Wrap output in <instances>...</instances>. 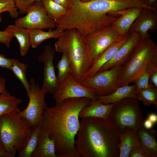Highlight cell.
<instances>
[{"label": "cell", "mask_w": 157, "mask_h": 157, "mask_svg": "<svg viewBox=\"0 0 157 157\" xmlns=\"http://www.w3.org/2000/svg\"><path fill=\"white\" fill-rule=\"evenodd\" d=\"M120 133L109 118H81L76 151L80 157H119Z\"/></svg>", "instance_id": "obj_3"}, {"label": "cell", "mask_w": 157, "mask_h": 157, "mask_svg": "<svg viewBox=\"0 0 157 157\" xmlns=\"http://www.w3.org/2000/svg\"><path fill=\"white\" fill-rule=\"evenodd\" d=\"M28 68V66L26 64L20 62L17 59H13L12 65L10 70L21 81L26 91L27 95L29 93L31 88L30 84L26 77Z\"/></svg>", "instance_id": "obj_28"}, {"label": "cell", "mask_w": 157, "mask_h": 157, "mask_svg": "<svg viewBox=\"0 0 157 157\" xmlns=\"http://www.w3.org/2000/svg\"><path fill=\"white\" fill-rule=\"evenodd\" d=\"M125 36L121 34L112 26L86 36L85 39L90 62L92 64L101 53L113 44L120 40Z\"/></svg>", "instance_id": "obj_10"}, {"label": "cell", "mask_w": 157, "mask_h": 157, "mask_svg": "<svg viewBox=\"0 0 157 157\" xmlns=\"http://www.w3.org/2000/svg\"><path fill=\"white\" fill-rule=\"evenodd\" d=\"M119 138V157H129L132 149L140 145L137 132L129 128L120 133Z\"/></svg>", "instance_id": "obj_20"}, {"label": "cell", "mask_w": 157, "mask_h": 157, "mask_svg": "<svg viewBox=\"0 0 157 157\" xmlns=\"http://www.w3.org/2000/svg\"><path fill=\"white\" fill-rule=\"evenodd\" d=\"M13 59L6 58L3 54L0 53V67L10 70Z\"/></svg>", "instance_id": "obj_36"}, {"label": "cell", "mask_w": 157, "mask_h": 157, "mask_svg": "<svg viewBox=\"0 0 157 157\" xmlns=\"http://www.w3.org/2000/svg\"><path fill=\"white\" fill-rule=\"evenodd\" d=\"M98 99L104 104H115L126 98L137 99V91L135 84H127L118 88L111 94L97 97Z\"/></svg>", "instance_id": "obj_18"}, {"label": "cell", "mask_w": 157, "mask_h": 157, "mask_svg": "<svg viewBox=\"0 0 157 157\" xmlns=\"http://www.w3.org/2000/svg\"><path fill=\"white\" fill-rule=\"evenodd\" d=\"M149 82L151 85L157 88V71L154 72L150 75Z\"/></svg>", "instance_id": "obj_37"}, {"label": "cell", "mask_w": 157, "mask_h": 157, "mask_svg": "<svg viewBox=\"0 0 157 157\" xmlns=\"http://www.w3.org/2000/svg\"><path fill=\"white\" fill-rule=\"evenodd\" d=\"M24 17L17 19L15 24L27 29H51L56 27L54 21L48 16L42 1L35 2Z\"/></svg>", "instance_id": "obj_11"}, {"label": "cell", "mask_w": 157, "mask_h": 157, "mask_svg": "<svg viewBox=\"0 0 157 157\" xmlns=\"http://www.w3.org/2000/svg\"><path fill=\"white\" fill-rule=\"evenodd\" d=\"M109 118L121 133L127 128L137 132L143 127V113L136 99L126 98L113 104Z\"/></svg>", "instance_id": "obj_7"}, {"label": "cell", "mask_w": 157, "mask_h": 157, "mask_svg": "<svg viewBox=\"0 0 157 157\" xmlns=\"http://www.w3.org/2000/svg\"><path fill=\"white\" fill-rule=\"evenodd\" d=\"M90 0H80V1H81L82 2H86Z\"/></svg>", "instance_id": "obj_45"}, {"label": "cell", "mask_w": 157, "mask_h": 157, "mask_svg": "<svg viewBox=\"0 0 157 157\" xmlns=\"http://www.w3.org/2000/svg\"><path fill=\"white\" fill-rule=\"evenodd\" d=\"M154 125L152 122L147 118L143 122V127L146 129H151Z\"/></svg>", "instance_id": "obj_39"}, {"label": "cell", "mask_w": 157, "mask_h": 157, "mask_svg": "<svg viewBox=\"0 0 157 157\" xmlns=\"http://www.w3.org/2000/svg\"><path fill=\"white\" fill-rule=\"evenodd\" d=\"M31 157H57L54 140L41 131L37 147Z\"/></svg>", "instance_id": "obj_23"}, {"label": "cell", "mask_w": 157, "mask_h": 157, "mask_svg": "<svg viewBox=\"0 0 157 157\" xmlns=\"http://www.w3.org/2000/svg\"><path fill=\"white\" fill-rule=\"evenodd\" d=\"M18 113L11 112L0 117V141L4 150L13 157L21 150L32 129Z\"/></svg>", "instance_id": "obj_5"}, {"label": "cell", "mask_w": 157, "mask_h": 157, "mask_svg": "<svg viewBox=\"0 0 157 157\" xmlns=\"http://www.w3.org/2000/svg\"><path fill=\"white\" fill-rule=\"evenodd\" d=\"M22 100L12 95L6 90L0 94V117L11 112L18 113L20 110L18 106Z\"/></svg>", "instance_id": "obj_27"}, {"label": "cell", "mask_w": 157, "mask_h": 157, "mask_svg": "<svg viewBox=\"0 0 157 157\" xmlns=\"http://www.w3.org/2000/svg\"><path fill=\"white\" fill-rule=\"evenodd\" d=\"M17 9L19 10V13L25 14L27 13L30 6L35 2L42 1L43 0H13Z\"/></svg>", "instance_id": "obj_33"}, {"label": "cell", "mask_w": 157, "mask_h": 157, "mask_svg": "<svg viewBox=\"0 0 157 157\" xmlns=\"http://www.w3.org/2000/svg\"><path fill=\"white\" fill-rule=\"evenodd\" d=\"M55 50L49 45L44 47L43 52L38 58V61L44 63L43 79L41 89L45 94H53L59 82L56 76L53 63Z\"/></svg>", "instance_id": "obj_13"}, {"label": "cell", "mask_w": 157, "mask_h": 157, "mask_svg": "<svg viewBox=\"0 0 157 157\" xmlns=\"http://www.w3.org/2000/svg\"><path fill=\"white\" fill-rule=\"evenodd\" d=\"M147 119L152 122L154 124L157 122V115L155 113H149L148 115Z\"/></svg>", "instance_id": "obj_41"}, {"label": "cell", "mask_w": 157, "mask_h": 157, "mask_svg": "<svg viewBox=\"0 0 157 157\" xmlns=\"http://www.w3.org/2000/svg\"><path fill=\"white\" fill-rule=\"evenodd\" d=\"M30 84V91L27 95L29 99L28 105L18 114L33 127L41 125L43 112L47 107L44 100L45 94L33 78H31Z\"/></svg>", "instance_id": "obj_8"}, {"label": "cell", "mask_w": 157, "mask_h": 157, "mask_svg": "<svg viewBox=\"0 0 157 157\" xmlns=\"http://www.w3.org/2000/svg\"><path fill=\"white\" fill-rule=\"evenodd\" d=\"M56 3L68 9L71 5L70 0H53Z\"/></svg>", "instance_id": "obj_38"}, {"label": "cell", "mask_w": 157, "mask_h": 157, "mask_svg": "<svg viewBox=\"0 0 157 157\" xmlns=\"http://www.w3.org/2000/svg\"><path fill=\"white\" fill-rule=\"evenodd\" d=\"M137 99L142 101L143 104L148 106L154 105L157 108V88L141 89L137 91Z\"/></svg>", "instance_id": "obj_30"}, {"label": "cell", "mask_w": 157, "mask_h": 157, "mask_svg": "<svg viewBox=\"0 0 157 157\" xmlns=\"http://www.w3.org/2000/svg\"><path fill=\"white\" fill-rule=\"evenodd\" d=\"M13 37L9 33L4 30L0 31V42L9 47L11 41Z\"/></svg>", "instance_id": "obj_35"}, {"label": "cell", "mask_w": 157, "mask_h": 157, "mask_svg": "<svg viewBox=\"0 0 157 157\" xmlns=\"http://www.w3.org/2000/svg\"><path fill=\"white\" fill-rule=\"evenodd\" d=\"M42 2L48 16L53 21L60 19L67 12V9L53 0H43Z\"/></svg>", "instance_id": "obj_29"}, {"label": "cell", "mask_w": 157, "mask_h": 157, "mask_svg": "<svg viewBox=\"0 0 157 157\" xmlns=\"http://www.w3.org/2000/svg\"><path fill=\"white\" fill-rule=\"evenodd\" d=\"M157 57V45L149 34L141 38L128 59L122 65L118 76V88L132 82L149 62Z\"/></svg>", "instance_id": "obj_6"}, {"label": "cell", "mask_w": 157, "mask_h": 157, "mask_svg": "<svg viewBox=\"0 0 157 157\" xmlns=\"http://www.w3.org/2000/svg\"><path fill=\"white\" fill-rule=\"evenodd\" d=\"M142 8H132L124 10L112 26L124 36L128 35L130 28L140 15Z\"/></svg>", "instance_id": "obj_19"}, {"label": "cell", "mask_w": 157, "mask_h": 157, "mask_svg": "<svg viewBox=\"0 0 157 157\" xmlns=\"http://www.w3.org/2000/svg\"><path fill=\"white\" fill-rule=\"evenodd\" d=\"M6 79L0 76V94L4 92L6 89Z\"/></svg>", "instance_id": "obj_40"}, {"label": "cell", "mask_w": 157, "mask_h": 157, "mask_svg": "<svg viewBox=\"0 0 157 157\" xmlns=\"http://www.w3.org/2000/svg\"><path fill=\"white\" fill-rule=\"evenodd\" d=\"M157 29V12L142 8L140 15L129 28L128 35L133 33H139L141 38L154 32Z\"/></svg>", "instance_id": "obj_15"}, {"label": "cell", "mask_w": 157, "mask_h": 157, "mask_svg": "<svg viewBox=\"0 0 157 157\" xmlns=\"http://www.w3.org/2000/svg\"><path fill=\"white\" fill-rule=\"evenodd\" d=\"M129 157H151V156L140 145L132 149Z\"/></svg>", "instance_id": "obj_34"}, {"label": "cell", "mask_w": 157, "mask_h": 157, "mask_svg": "<svg viewBox=\"0 0 157 157\" xmlns=\"http://www.w3.org/2000/svg\"><path fill=\"white\" fill-rule=\"evenodd\" d=\"M70 1L71 5L66 15L56 21V26L63 31L75 28L85 37L112 26L121 16L118 14L120 11L143 6L141 0Z\"/></svg>", "instance_id": "obj_1"}, {"label": "cell", "mask_w": 157, "mask_h": 157, "mask_svg": "<svg viewBox=\"0 0 157 157\" xmlns=\"http://www.w3.org/2000/svg\"><path fill=\"white\" fill-rule=\"evenodd\" d=\"M55 51L65 53L69 60L71 73L81 84L92 65L85 37L74 28L65 30L54 44Z\"/></svg>", "instance_id": "obj_4"}, {"label": "cell", "mask_w": 157, "mask_h": 157, "mask_svg": "<svg viewBox=\"0 0 157 157\" xmlns=\"http://www.w3.org/2000/svg\"><path fill=\"white\" fill-rule=\"evenodd\" d=\"M30 38L31 46L36 48L43 41L51 38L56 39L60 37L64 31L57 28L54 30L50 29L48 31L40 29H28Z\"/></svg>", "instance_id": "obj_24"}, {"label": "cell", "mask_w": 157, "mask_h": 157, "mask_svg": "<svg viewBox=\"0 0 157 157\" xmlns=\"http://www.w3.org/2000/svg\"><path fill=\"white\" fill-rule=\"evenodd\" d=\"M140 146L151 157L157 156V132L155 130L146 129L143 127L137 132Z\"/></svg>", "instance_id": "obj_22"}, {"label": "cell", "mask_w": 157, "mask_h": 157, "mask_svg": "<svg viewBox=\"0 0 157 157\" xmlns=\"http://www.w3.org/2000/svg\"><path fill=\"white\" fill-rule=\"evenodd\" d=\"M53 95L56 103L69 98L85 97L91 100L97 99L92 91L79 83L72 73L59 82L57 89Z\"/></svg>", "instance_id": "obj_12"}, {"label": "cell", "mask_w": 157, "mask_h": 157, "mask_svg": "<svg viewBox=\"0 0 157 157\" xmlns=\"http://www.w3.org/2000/svg\"><path fill=\"white\" fill-rule=\"evenodd\" d=\"M157 71V57L150 61L140 75L133 81L137 91L154 87L149 83L150 75Z\"/></svg>", "instance_id": "obj_25"}, {"label": "cell", "mask_w": 157, "mask_h": 157, "mask_svg": "<svg viewBox=\"0 0 157 157\" xmlns=\"http://www.w3.org/2000/svg\"><path fill=\"white\" fill-rule=\"evenodd\" d=\"M141 38L140 35L138 33L128 34L125 42L113 58L103 65L97 72L122 65L131 56Z\"/></svg>", "instance_id": "obj_14"}, {"label": "cell", "mask_w": 157, "mask_h": 157, "mask_svg": "<svg viewBox=\"0 0 157 157\" xmlns=\"http://www.w3.org/2000/svg\"><path fill=\"white\" fill-rule=\"evenodd\" d=\"M113 104H104L98 98L91 100L89 104L80 112L79 118L94 117L107 119L109 118Z\"/></svg>", "instance_id": "obj_16"}, {"label": "cell", "mask_w": 157, "mask_h": 157, "mask_svg": "<svg viewBox=\"0 0 157 157\" xmlns=\"http://www.w3.org/2000/svg\"><path fill=\"white\" fill-rule=\"evenodd\" d=\"M90 101L85 97L68 99L44 111L41 131L54 140L57 157H80L75 144L80 126L79 115Z\"/></svg>", "instance_id": "obj_2"}, {"label": "cell", "mask_w": 157, "mask_h": 157, "mask_svg": "<svg viewBox=\"0 0 157 157\" xmlns=\"http://www.w3.org/2000/svg\"><path fill=\"white\" fill-rule=\"evenodd\" d=\"M122 66L98 72L85 79L81 85L90 89L97 97L107 95L118 88V76Z\"/></svg>", "instance_id": "obj_9"}, {"label": "cell", "mask_w": 157, "mask_h": 157, "mask_svg": "<svg viewBox=\"0 0 157 157\" xmlns=\"http://www.w3.org/2000/svg\"><path fill=\"white\" fill-rule=\"evenodd\" d=\"M127 35L113 44L97 58L88 72L86 79L97 73L103 65L113 58L119 48L125 42Z\"/></svg>", "instance_id": "obj_17"}, {"label": "cell", "mask_w": 157, "mask_h": 157, "mask_svg": "<svg viewBox=\"0 0 157 157\" xmlns=\"http://www.w3.org/2000/svg\"><path fill=\"white\" fill-rule=\"evenodd\" d=\"M0 157H13L9 153L3 150L0 149Z\"/></svg>", "instance_id": "obj_42"}, {"label": "cell", "mask_w": 157, "mask_h": 157, "mask_svg": "<svg viewBox=\"0 0 157 157\" xmlns=\"http://www.w3.org/2000/svg\"><path fill=\"white\" fill-rule=\"evenodd\" d=\"M0 149L4 150L0 141Z\"/></svg>", "instance_id": "obj_44"}, {"label": "cell", "mask_w": 157, "mask_h": 157, "mask_svg": "<svg viewBox=\"0 0 157 157\" xmlns=\"http://www.w3.org/2000/svg\"><path fill=\"white\" fill-rule=\"evenodd\" d=\"M4 30L16 38L19 44L21 56H25L31 46L28 29L15 24L9 25Z\"/></svg>", "instance_id": "obj_21"}, {"label": "cell", "mask_w": 157, "mask_h": 157, "mask_svg": "<svg viewBox=\"0 0 157 157\" xmlns=\"http://www.w3.org/2000/svg\"><path fill=\"white\" fill-rule=\"evenodd\" d=\"M157 0H147V3L150 6L157 8Z\"/></svg>", "instance_id": "obj_43"}, {"label": "cell", "mask_w": 157, "mask_h": 157, "mask_svg": "<svg viewBox=\"0 0 157 157\" xmlns=\"http://www.w3.org/2000/svg\"><path fill=\"white\" fill-rule=\"evenodd\" d=\"M41 132V125L32 127L31 133L18 152L17 157H31L38 145Z\"/></svg>", "instance_id": "obj_26"}, {"label": "cell", "mask_w": 157, "mask_h": 157, "mask_svg": "<svg viewBox=\"0 0 157 157\" xmlns=\"http://www.w3.org/2000/svg\"><path fill=\"white\" fill-rule=\"evenodd\" d=\"M17 10L13 0H0V23L2 21L1 13L8 12L11 17L16 19L19 14Z\"/></svg>", "instance_id": "obj_32"}, {"label": "cell", "mask_w": 157, "mask_h": 157, "mask_svg": "<svg viewBox=\"0 0 157 157\" xmlns=\"http://www.w3.org/2000/svg\"><path fill=\"white\" fill-rule=\"evenodd\" d=\"M62 54L56 67L58 72L56 78L58 82L62 81L71 73L70 63L67 56L65 53Z\"/></svg>", "instance_id": "obj_31"}]
</instances>
